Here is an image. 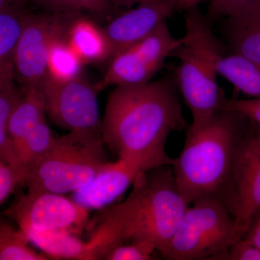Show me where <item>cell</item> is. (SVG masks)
<instances>
[{
	"instance_id": "1f68e13d",
	"label": "cell",
	"mask_w": 260,
	"mask_h": 260,
	"mask_svg": "<svg viewBox=\"0 0 260 260\" xmlns=\"http://www.w3.org/2000/svg\"><path fill=\"white\" fill-rule=\"evenodd\" d=\"M23 3L22 0H0V4H11V3ZM24 4V3H23Z\"/></svg>"
},
{
	"instance_id": "44dd1931",
	"label": "cell",
	"mask_w": 260,
	"mask_h": 260,
	"mask_svg": "<svg viewBox=\"0 0 260 260\" xmlns=\"http://www.w3.org/2000/svg\"><path fill=\"white\" fill-rule=\"evenodd\" d=\"M85 64L78 53L70 46L68 37L58 39L49 53L48 74L55 79L67 80L81 75Z\"/></svg>"
},
{
	"instance_id": "5b68a950",
	"label": "cell",
	"mask_w": 260,
	"mask_h": 260,
	"mask_svg": "<svg viewBox=\"0 0 260 260\" xmlns=\"http://www.w3.org/2000/svg\"><path fill=\"white\" fill-rule=\"evenodd\" d=\"M184 21L183 42L239 91L253 98L260 97V64L233 51H225L199 7L186 11Z\"/></svg>"
},
{
	"instance_id": "7a4b0ae2",
	"label": "cell",
	"mask_w": 260,
	"mask_h": 260,
	"mask_svg": "<svg viewBox=\"0 0 260 260\" xmlns=\"http://www.w3.org/2000/svg\"><path fill=\"white\" fill-rule=\"evenodd\" d=\"M249 122L242 114L222 110L203 125L187 128L184 148L174 158L172 168L188 205L206 198L225 203L238 150Z\"/></svg>"
},
{
	"instance_id": "8fae6325",
	"label": "cell",
	"mask_w": 260,
	"mask_h": 260,
	"mask_svg": "<svg viewBox=\"0 0 260 260\" xmlns=\"http://www.w3.org/2000/svg\"><path fill=\"white\" fill-rule=\"evenodd\" d=\"M253 124L239 145L225 200L244 235L260 213V127Z\"/></svg>"
},
{
	"instance_id": "ba28073f",
	"label": "cell",
	"mask_w": 260,
	"mask_h": 260,
	"mask_svg": "<svg viewBox=\"0 0 260 260\" xmlns=\"http://www.w3.org/2000/svg\"><path fill=\"white\" fill-rule=\"evenodd\" d=\"M181 39L172 35L167 20L143 40L116 54L108 61L104 78L95 84L99 91L112 85L148 83L180 45Z\"/></svg>"
},
{
	"instance_id": "4fadbf2b",
	"label": "cell",
	"mask_w": 260,
	"mask_h": 260,
	"mask_svg": "<svg viewBox=\"0 0 260 260\" xmlns=\"http://www.w3.org/2000/svg\"><path fill=\"white\" fill-rule=\"evenodd\" d=\"M148 170L142 162L119 158L109 162L88 185L73 192L71 199L88 210L102 209L119 198L140 173Z\"/></svg>"
},
{
	"instance_id": "4dcf8cb0",
	"label": "cell",
	"mask_w": 260,
	"mask_h": 260,
	"mask_svg": "<svg viewBox=\"0 0 260 260\" xmlns=\"http://www.w3.org/2000/svg\"><path fill=\"white\" fill-rule=\"evenodd\" d=\"M203 1V0H177L176 10L183 12L187 11L195 7H199L198 5Z\"/></svg>"
},
{
	"instance_id": "30bf717a",
	"label": "cell",
	"mask_w": 260,
	"mask_h": 260,
	"mask_svg": "<svg viewBox=\"0 0 260 260\" xmlns=\"http://www.w3.org/2000/svg\"><path fill=\"white\" fill-rule=\"evenodd\" d=\"M172 57L179 59L174 79L192 116L191 125H203L222 111L226 99L217 83L218 75L201 56L183 42L182 39Z\"/></svg>"
},
{
	"instance_id": "7c38bea8",
	"label": "cell",
	"mask_w": 260,
	"mask_h": 260,
	"mask_svg": "<svg viewBox=\"0 0 260 260\" xmlns=\"http://www.w3.org/2000/svg\"><path fill=\"white\" fill-rule=\"evenodd\" d=\"M177 8V0H147L112 19L104 31L109 47L108 61L144 39Z\"/></svg>"
},
{
	"instance_id": "3957f363",
	"label": "cell",
	"mask_w": 260,
	"mask_h": 260,
	"mask_svg": "<svg viewBox=\"0 0 260 260\" xmlns=\"http://www.w3.org/2000/svg\"><path fill=\"white\" fill-rule=\"evenodd\" d=\"M102 135L70 132L56 137L52 148L26 168L28 191L64 194L92 182L108 164Z\"/></svg>"
},
{
	"instance_id": "8992f818",
	"label": "cell",
	"mask_w": 260,
	"mask_h": 260,
	"mask_svg": "<svg viewBox=\"0 0 260 260\" xmlns=\"http://www.w3.org/2000/svg\"><path fill=\"white\" fill-rule=\"evenodd\" d=\"M80 14L28 12L14 56L15 79L23 88L38 85L48 74L49 53L58 39L68 37Z\"/></svg>"
},
{
	"instance_id": "5bb4252c",
	"label": "cell",
	"mask_w": 260,
	"mask_h": 260,
	"mask_svg": "<svg viewBox=\"0 0 260 260\" xmlns=\"http://www.w3.org/2000/svg\"><path fill=\"white\" fill-rule=\"evenodd\" d=\"M225 19L231 51L260 64V0H249Z\"/></svg>"
},
{
	"instance_id": "52a82bcc",
	"label": "cell",
	"mask_w": 260,
	"mask_h": 260,
	"mask_svg": "<svg viewBox=\"0 0 260 260\" xmlns=\"http://www.w3.org/2000/svg\"><path fill=\"white\" fill-rule=\"evenodd\" d=\"M45 102L46 111L56 125L69 130L102 135L97 90L82 75L67 80L47 74L37 85Z\"/></svg>"
},
{
	"instance_id": "603a6c76",
	"label": "cell",
	"mask_w": 260,
	"mask_h": 260,
	"mask_svg": "<svg viewBox=\"0 0 260 260\" xmlns=\"http://www.w3.org/2000/svg\"><path fill=\"white\" fill-rule=\"evenodd\" d=\"M56 140V137L53 135L46 119L42 121L17 149V155L22 165L30 167L50 150Z\"/></svg>"
},
{
	"instance_id": "4316f807",
	"label": "cell",
	"mask_w": 260,
	"mask_h": 260,
	"mask_svg": "<svg viewBox=\"0 0 260 260\" xmlns=\"http://www.w3.org/2000/svg\"><path fill=\"white\" fill-rule=\"evenodd\" d=\"M215 260H260V249L244 238L239 239Z\"/></svg>"
},
{
	"instance_id": "f546056e",
	"label": "cell",
	"mask_w": 260,
	"mask_h": 260,
	"mask_svg": "<svg viewBox=\"0 0 260 260\" xmlns=\"http://www.w3.org/2000/svg\"><path fill=\"white\" fill-rule=\"evenodd\" d=\"M114 9L129 10L147 0H109Z\"/></svg>"
},
{
	"instance_id": "ffe728a7",
	"label": "cell",
	"mask_w": 260,
	"mask_h": 260,
	"mask_svg": "<svg viewBox=\"0 0 260 260\" xmlns=\"http://www.w3.org/2000/svg\"><path fill=\"white\" fill-rule=\"evenodd\" d=\"M24 4L35 5L51 13H86L100 20L110 18L114 7L109 0H22Z\"/></svg>"
},
{
	"instance_id": "7402d4cb",
	"label": "cell",
	"mask_w": 260,
	"mask_h": 260,
	"mask_svg": "<svg viewBox=\"0 0 260 260\" xmlns=\"http://www.w3.org/2000/svg\"><path fill=\"white\" fill-rule=\"evenodd\" d=\"M30 240L21 230L1 220L0 223V260H47L46 254L38 253L29 246Z\"/></svg>"
},
{
	"instance_id": "d6a6232c",
	"label": "cell",
	"mask_w": 260,
	"mask_h": 260,
	"mask_svg": "<svg viewBox=\"0 0 260 260\" xmlns=\"http://www.w3.org/2000/svg\"><path fill=\"white\" fill-rule=\"evenodd\" d=\"M259 127H260V126H259Z\"/></svg>"
},
{
	"instance_id": "f1b7e54d",
	"label": "cell",
	"mask_w": 260,
	"mask_h": 260,
	"mask_svg": "<svg viewBox=\"0 0 260 260\" xmlns=\"http://www.w3.org/2000/svg\"><path fill=\"white\" fill-rule=\"evenodd\" d=\"M243 238L260 249V213L253 220L249 230Z\"/></svg>"
},
{
	"instance_id": "9a60e30c",
	"label": "cell",
	"mask_w": 260,
	"mask_h": 260,
	"mask_svg": "<svg viewBox=\"0 0 260 260\" xmlns=\"http://www.w3.org/2000/svg\"><path fill=\"white\" fill-rule=\"evenodd\" d=\"M24 233L30 242L52 259L96 260L88 243L83 242L73 233L64 230L39 232L32 229Z\"/></svg>"
},
{
	"instance_id": "2e32d148",
	"label": "cell",
	"mask_w": 260,
	"mask_h": 260,
	"mask_svg": "<svg viewBox=\"0 0 260 260\" xmlns=\"http://www.w3.org/2000/svg\"><path fill=\"white\" fill-rule=\"evenodd\" d=\"M46 113L45 102L39 87L24 88L23 96L12 113L8 124L15 151L34 128L45 120Z\"/></svg>"
},
{
	"instance_id": "83f0119b",
	"label": "cell",
	"mask_w": 260,
	"mask_h": 260,
	"mask_svg": "<svg viewBox=\"0 0 260 260\" xmlns=\"http://www.w3.org/2000/svg\"><path fill=\"white\" fill-rule=\"evenodd\" d=\"M249 0H210L206 17L208 20L226 18L235 13Z\"/></svg>"
},
{
	"instance_id": "d4e9b609",
	"label": "cell",
	"mask_w": 260,
	"mask_h": 260,
	"mask_svg": "<svg viewBox=\"0 0 260 260\" xmlns=\"http://www.w3.org/2000/svg\"><path fill=\"white\" fill-rule=\"evenodd\" d=\"M157 250L152 242L138 241L129 245L121 244L113 248L104 256L106 260H149L153 259V253Z\"/></svg>"
},
{
	"instance_id": "6da1fadb",
	"label": "cell",
	"mask_w": 260,
	"mask_h": 260,
	"mask_svg": "<svg viewBox=\"0 0 260 260\" xmlns=\"http://www.w3.org/2000/svg\"><path fill=\"white\" fill-rule=\"evenodd\" d=\"M175 79L118 85L108 98L102 138L118 158L148 169L173 165L165 150L168 137L186 126Z\"/></svg>"
},
{
	"instance_id": "ac0fdd59",
	"label": "cell",
	"mask_w": 260,
	"mask_h": 260,
	"mask_svg": "<svg viewBox=\"0 0 260 260\" xmlns=\"http://www.w3.org/2000/svg\"><path fill=\"white\" fill-rule=\"evenodd\" d=\"M28 12L23 3L0 4V71L15 70V50Z\"/></svg>"
},
{
	"instance_id": "e0dca14e",
	"label": "cell",
	"mask_w": 260,
	"mask_h": 260,
	"mask_svg": "<svg viewBox=\"0 0 260 260\" xmlns=\"http://www.w3.org/2000/svg\"><path fill=\"white\" fill-rule=\"evenodd\" d=\"M68 41L84 63L107 61L109 47L104 29L86 15H80L70 25Z\"/></svg>"
},
{
	"instance_id": "d6986e66",
	"label": "cell",
	"mask_w": 260,
	"mask_h": 260,
	"mask_svg": "<svg viewBox=\"0 0 260 260\" xmlns=\"http://www.w3.org/2000/svg\"><path fill=\"white\" fill-rule=\"evenodd\" d=\"M15 80L14 72L0 73V160L20 165L8 131L10 116L24 93V89L17 88Z\"/></svg>"
},
{
	"instance_id": "cb8c5ba5",
	"label": "cell",
	"mask_w": 260,
	"mask_h": 260,
	"mask_svg": "<svg viewBox=\"0 0 260 260\" xmlns=\"http://www.w3.org/2000/svg\"><path fill=\"white\" fill-rule=\"evenodd\" d=\"M26 167L0 160V204L8 200L18 186H25Z\"/></svg>"
},
{
	"instance_id": "9c48e42d",
	"label": "cell",
	"mask_w": 260,
	"mask_h": 260,
	"mask_svg": "<svg viewBox=\"0 0 260 260\" xmlns=\"http://www.w3.org/2000/svg\"><path fill=\"white\" fill-rule=\"evenodd\" d=\"M22 231L64 230L80 237L90 220L89 210L63 194L28 191L3 213Z\"/></svg>"
},
{
	"instance_id": "484cf974",
	"label": "cell",
	"mask_w": 260,
	"mask_h": 260,
	"mask_svg": "<svg viewBox=\"0 0 260 260\" xmlns=\"http://www.w3.org/2000/svg\"><path fill=\"white\" fill-rule=\"evenodd\" d=\"M222 110L242 114L260 126V97L251 99H225Z\"/></svg>"
},
{
	"instance_id": "277c9868",
	"label": "cell",
	"mask_w": 260,
	"mask_h": 260,
	"mask_svg": "<svg viewBox=\"0 0 260 260\" xmlns=\"http://www.w3.org/2000/svg\"><path fill=\"white\" fill-rule=\"evenodd\" d=\"M225 203L206 198L189 205L170 242L159 251L169 260H214L244 237Z\"/></svg>"
}]
</instances>
